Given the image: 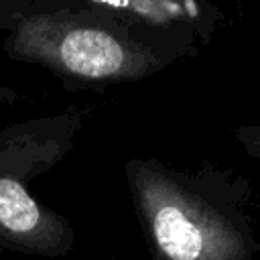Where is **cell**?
<instances>
[{
	"label": "cell",
	"mask_w": 260,
	"mask_h": 260,
	"mask_svg": "<svg viewBox=\"0 0 260 260\" xmlns=\"http://www.w3.org/2000/svg\"><path fill=\"white\" fill-rule=\"evenodd\" d=\"M124 177L150 260H254L260 252L252 183L234 169L185 171L132 156Z\"/></svg>",
	"instance_id": "cell-1"
},
{
	"label": "cell",
	"mask_w": 260,
	"mask_h": 260,
	"mask_svg": "<svg viewBox=\"0 0 260 260\" xmlns=\"http://www.w3.org/2000/svg\"><path fill=\"white\" fill-rule=\"evenodd\" d=\"M10 53L79 85H110L154 75L195 55L199 43L138 22L124 2H85L18 20Z\"/></svg>",
	"instance_id": "cell-2"
},
{
	"label": "cell",
	"mask_w": 260,
	"mask_h": 260,
	"mask_svg": "<svg viewBox=\"0 0 260 260\" xmlns=\"http://www.w3.org/2000/svg\"><path fill=\"white\" fill-rule=\"evenodd\" d=\"M0 232L12 244L47 256H61L73 248L69 221L37 203L14 177H0Z\"/></svg>",
	"instance_id": "cell-3"
},
{
	"label": "cell",
	"mask_w": 260,
	"mask_h": 260,
	"mask_svg": "<svg viewBox=\"0 0 260 260\" xmlns=\"http://www.w3.org/2000/svg\"><path fill=\"white\" fill-rule=\"evenodd\" d=\"M234 138L244 148L246 154L260 160V124H240L232 128Z\"/></svg>",
	"instance_id": "cell-4"
}]
</instances>
